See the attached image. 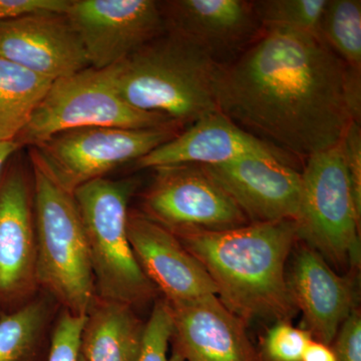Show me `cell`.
<instances>
[{"mask_svg":"<svg viewBox=\"0 0 361 361\" xmlns=\"http://www.w3.org/2000/svg\"><path fill=\"white\" fill-rule=\"evenodd\" d=\"M216 99L242 129L300 158L336 148L355 121L348 68L317 33L301 30L263 28L221 68Z\"/></svg>","mask_w":361,"mask_h":361,"instance_id":"obj_1","label":"cell"},{"mask_svg":"<svg viewBox=\"0 0 361 361\" xmlns=\"http://www.w3.org/2000/svg\"><path fill=\"white\" fill-rule=\"evenodd\" d=\"M176 236L205 268L221 302L244 322H290L295 314L285 273L298 239L295 221Z\"/></svg>","mask_w":361,"mask_h":361,"instance_id":"obj_2","label":"cell"},{"mask_svg":"<svg viewBox=\"0 0 361 361\" xmlns=\"http://www.w3.org/2000/svg\"><path fill=\"white\" fill-rule=\"evenodd\" d=\"M221 68L200 45L168 30L111 66L116 92L126 103L180 127L219 111L216 84Z\"/></svg>","mask_w":361,"mask_h":361,"instance_id":"obj_3","label":"cell"},{"mask_svg":"<svg viewBox=\"0 0 361 361\" xmlns=\"http://www.w3.org/2000/svg\"><path fill=\"white\" fill-rule=\"evenodd\" d=\"M35 276L66 310L87 315L97 300L84 225L73 194L33 165Z\"/></svg>","mask_w":361,"mask_h":361,"instance_id":"obj_4","label":"cell"},{"mask_svg":"<svg viewBox=\"0 0 361 361\" xmlns=\"http://www.w3.org/2000/svg\"><path fill=\"white\" fill-rule=\"evenodd\" d=\"M137 186L133 179L101 178L73 194L84 225L99 298L132 307L146 302L156 291L128 236V206Z\"/></svg>","mask_w":361,"mask_h":361,"instance_id":"obj_5","label":"cell"},{"mask_svg":"<svg viewBox=\"0 0 361 361\" xmlns=\"http://www.w3.org/2000/svg\"><path fill=\"white\" fill-rule=\"evenodd\" d=\"M360 218L341 146L306 159L295 220L298 239L337 268H358Z\"/></svg>","mask_w":361,"mask_h":361,"instance_id":"obj_6","label":"cell"},{"mask_svg":"<svg viewBox=\"0 0 361 361\" xmlns=\"http://www.w3.org/2000/svg\"><path fill=\"white\" fill-rule=\"evenodd\" d=\"M172 126L182 128L165 116L126 103L116 92L111 68H87L52 82L16 142L33 147L59 133L80 128L141 130Z\"/></svg>","mask_w":361,"mask_h":361,"instance_id":"obj_7","label":"cell"},{"mask_svg":"<svg viewBox=\"0 0 361 361\" xmlns=\"http://www.w3.org/2000/svg\"><path fill=\"white\" fill-rule=\"evenodd\" d=\"M180 132V127L155 129L90 127L65 130L32 147L33 165L68 193L139 161Z\"/></svg>","mask_w":361,"mask_h":361,"instance_id":"obj_8","label":"cell"},{"mask_svg":"<svg viewBox=\"0 0 361 361\" xmlns=\"http://www.w3.org/2000/svg\"><path fill=\"white\" fill-rule=\"evenodd\" d=\"M154 170L155 178L142 201L144 215L173 234L225 231L250 223L201 166L184 164Z\"/></svg>","mask_w":361,"mask_h":361,"instance_id":"obj_9","label":"cell"},{"mask_svg":"<svg viewBox=\"0 0 361 361\" xmlns=\"http://www.w3.org/2000/svg\"><path fill=\"white\" fill-rule=\"evenodd\" d=\"M66 14L97 70L122 63L166 32L154 0H71Z\"/></svg>","mask_w":361,"mask_h":361,"instance_id":"obj_10","label":"cell"},{"mask_svg":"<svg viewBox=\"0 0 361 361\" xmlns=\"http://www.w3.org/2000/svg\"><path fill=\"white\" fill-rule=\"evenodd\" d=\"M289 161L248 156L219 165L201 166L243 211L250 223L296 220L301 173Z\"/></svg>","mask_w":361,"mask_h":361,"instance_id":"obj_11","label":"cell"},{"mask_svg":"<svg viewBox=\"0 0 361 361\" xmlns=\"http://www.w3.org/2000/svg\"><path fill=\"white\" fill-rule=\"evenodd\" d=\"M166 30L192 40L224 66L250 47L263 27L253 2L244 0L159 1Z\"/></svg>","mask_w":361,"mask_h":361,"instance_id":"obj_12","label":"cell"},{"mask_svg":"<svg viewBox=\"0 0 361 361\" xmlns=\"http://www.w3.org/2000/svg\"><path fill=\"white\" fill-rule=\"evenodd\" d=\"M0 58L51 82L90 68L82 40L61 13L0 23Z\"/></svg>","mask_w":361,"mask_h":361,"instance_id":"obj_13","label":"cell"},{"mask_svg":"<svg viewBox=\"0 0 361 361\" xmlns=\"http://www.w3.org/2000/svg\"><path fill=\"white\" fill-rule=\"evenodd\" d=\"M127 229L137 262L169 304L217 295L205 268L172 232L137 213H129Z\"/></svg>","mask_w":361,"mask_h":361,"instance_id":"obj_14","label":"cell"},{"mask_svg":"<svg viewBox=\"0 0 361 361\" xmlns=\"http://www.w3.org/2000/svg\"><path fill=\"white\" fill-rule=\"evenodd\" d=\"M169 306L174 324V351L185 361H261L246 323L217 295Z\"/></svg>","mask_w":361,"mask_h":361,"instance_id":"obj_15","label":"cell"},{"mask_svg":"<svg viewBox=\"0 0 361 361\" xmlns=\"http://www.w3.org/2000/svg\"><path fill=\"white\" fill-rule=\"evenodd\" d=\"M248 156L275 157L292 164L290 155L246 132L217 111L188 126L135 165L137 169L184 164L211 166Z\"/></svg>","mask_w":361,"mask_h":361,"instance_id":"obj_16","label":"cell"},{"mask_svg":"<svg viewBox=\"0 0 361 361\" xmlns=\"http://www.w3.org/2000/svg\"><path fill=\"white\" fill-rule=\"evenodd\" d=\"M297 310L302 311L306 330L314 341L332 345L337 332L355 310V286L341 276L310 247L297 251L287 278Z\"/></svg>","mask_w":361,"mask_h":361,"instance_id":"obj_17","label":"cell"},{"mask_svg":"<svg viewBox=\"0 0 361 361\" xmlns=\"http://www.w3.org/2000/svg\"><path fill=\"white\" fill-rule=\"evenodd\" d=\"M30 197L25 173L13 169L0 185V296L20 295L37 281Z\"/></svg>","mask_w":361,"mask_h":361,"instance_id":"obj_18","label":"cell"},{"mask_svg":"<svg viewBox=\"0 0 361 361\" xmlns=\"http://www.w3.org/2000/svg\"><path fill=\"white\" fill-rule=\"evenodd\" d=\"M144 330L132 306L97 298L85 316L80 355L85 361H139Z\"/></svg>","mask_w":361,"mask_h":361,"instance_id":"obj_19","label":"cell"},{"mask_svg":"<svg viewBox=\"0 0 361 361\" xmlns=\"http://www.w3.org/2000/svg\"><path fill=\"white\" fill-rule=\"evenodd\" d=\"M52 82L0 58V142L18 139Z\"/></svg>","mask_w":361,"mask_h":361,"instance_id":"obj_20","label":"cell"},{"mask_svg":"<svg viewBox=\"0 0 361 361\" xmlns=\"http://www.w3.org/2000/svg\"><path fill=\"white\" fill-rule=\"evenodd\" d=\"M318 35L348 70L361 73L360 0H327Z\"/></svg>","mask_w":361,"mask_h":361,"instance_id":"obj_21","label":"cell"},{"mask_svg":"<svg viewBox=\"0 0 361 361\" xmlns=\"http://www.w3.org/2000/svg\"><path fill=\"white\" fill-rule=\"evenodd\" d=\"M47 310L33 301L0 318V361H39Z\"/></svg>","mask_w":361,"mask_h":361,"instance_id":"obj_22","label":"cell"},{"mask_svg":"<svg viewBox=\"0 0 361 361\" xmlns=\"http://www.w3.org/2000/svg\"><path fill=\"white\" fill-rule=\"evenodd\" d=\"M254 11L263 28L317 33L327 0H258Z\"/></svg>","mask_w":361,"mask_h":361,"instance_id":"obj_23","label":"cell"},{"mask_svg":"<svg viewBox=\"0 0 361 361\" xmlns=\"http://www.w3.org/2000/svg\"><path fill=\"white\" fill-rule=\"evenodd\" d=\"M173 334L174 324L170 306L166 300L159 301L145 325L139 361H185L176 351L172 355H168L169 344L172 341Z\"/></svg>","mask_w":361,"mask_h":361,"instance_id":"obj_24","label":"cell"},{"mask_svg":"<svg viewBox=\"0 0 361 361\" xmlns=\"http://www.w3.org/2000/svg\"><path fill=\"white\" fill-rule=\"evenodd\" d=\"M312 338L305 329H296L290 322H277L263 337L261 361H302L306 346Z\"/></svg>","mask_w":361,"mask_h":361,"instance_id":"obj_25","label":"cell"},{"mask_svg":"<svg viewBox=\"0 0 361 361\" xmlns=\"http://www.w3.org/2000/svg\"><path fill=\"white\" fill-rule=\"evenodd\" d=\"M85 316L75 315L66 310L61 314L52 334L45 361H78Z\"/></svg>","mask_w":361,"mask_h":361,"instance_id":"obj_26","label":"cell"},{"mask_svg":"<svg viewBox=\"0 0 361 361\" xmlns=\"http://www.w3.org/2000/svg\"><path fill=\"white\" fill-rule=\"evenodd\" d=\"M344 167L350 180L356 207L361 211V128L353 121L344 133L341 144Z\"/></svg>","mask_w":361,"mask_h":361,"instance_id":"obj_27","label":"cell"},{"mask_svg":"<svg viewBox=\"0 0 361 361\" xmlns=\"http://www.w3.org/2000/svg\"><path fill=\"white\" fill-rule=\"evenodd\" d=\"M71 0H0V23L37 13L66 14Z\"/></svg>","mask_w":361,"mask_h":361,"instance_id":"obj_28","label":"cell"},{"mask_svg":"<svg viewBox=\"0 0 361 361\" xmlns=\"http://www.w3.org/2000/svg\"><path fill=\"white\" fill-rule=\"evenodd\" d=\"M336 361H361V316L355 310L341 325L331 345Z\"/></svg>","mask_w":361,"mask_h":361,"instance_id":"obj_29","label":"cell"},{"mask_svg":"<svg viewBox=\"0 0 361 361\" xmlns=\"http://www.w3.org/2000/svg\"><path fill=\"white\" fill-rule=\"evenodd\" d=\"M302 361H336V356L331 346L311 339L304 351Z\"/></svg>","mask_w":361,"mask_h":361,"instance_id":"obj_30","label":"cell"},{"mask_svg":"<svg viewBox=\"0 0 361 361\" xmlns=\"http://www.w3.org/2000/svg\"><path fill=\"white\" fill-rule=\"evenodd\" d=\"M20 148V144L16 141L0 142V175L6 167L7 161Z\"/></svg>","mask_w":361,"mask_h":361,"instance_id":"obj_31","label":"cell"},{"mask_svg":"<svg viewBox=\"0 0 361 361\" xmlns=\"http://www.w3.org/2000/svg\"><path fill=\"white\" fill-rule=\"evenodd\" d=\"M78 361H85V358L82 355H78Z\"/></svg>","mask_w":361,"mask_h":361,"instance_id":"obj_32","label":"cell"}]
</instances>
